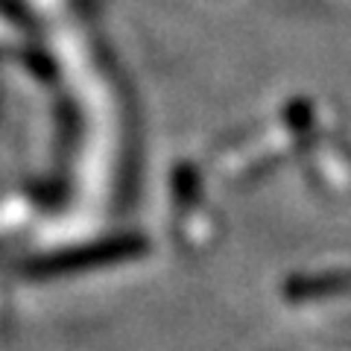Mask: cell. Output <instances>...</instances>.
Wrapping results in <instances>:
<instances>
[{
  "label": "cell",
  "instance_id": "cell-1",
  "mask_svg": "<svg viewBox=\"0 0 351 351\" xmlns=\"http://www.w3.org/2000/svg\"><path fill=\"white\" fill-rule=\"evenodd\" d=\"M147 237L141 234H117L106 237L97 243L62 249L53 255H41L36 261H29L24 272L32 278H56V276H71V272H85V269H103L114 267V263H129L138 261L141 255H147Z\"/></svg>",
  "mask_w": 351,
  "mask_h": 351
},
{
  "label": "cell",
  "instance_id": "cell-2",
  "mask_svg": "<svg viewBox=\"0 0 351 351\" xmlns=\"http://www.w3.org/2000/svg\"><path fill=\"white\" fill-rule=\"evenodd\" d=\"M351 293V269H328V272H311V276H293L284 284V295L290 302H307V299H325V295Z\"/></svg>",
  "mask_w": 351,
  "mask_h": 351
}]
</instances>
